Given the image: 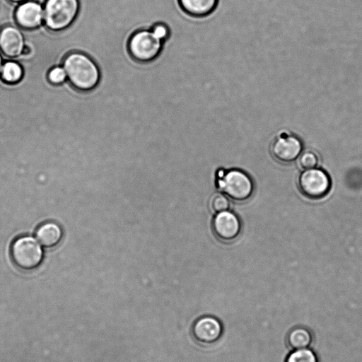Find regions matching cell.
Returning <instances> with one entry per match:
<instances>
[{"label": "cell", "instance_id": "cell-11", "mask_svg": "<svg viewBox=\"0 0 362 362\" xmlns=\"http://www.w3.org/2000/svg\"><path fill=\"white\" fill-rule=\"evenodd\" d=\"M25 46L21 32L13 26L5 27L0 33V49L9 58L22 54Z\"/></svg>", "mask_w": 362, "mask_h": 362}, {"label": "cell", "instance_id": "cell-20", "mask_svg": "<svg viewBox=\"0 0 362 362\" xmlns=\"http://www.w3.org/2000/svg\"><path fill=\"white\" fill-rule=\"evenodd\" d=\"M30 47L29 46L25 45L23 49L22 54L23 55H28V54H30Z\"/></svg>", "mask_w": 362, "mask_h": 362}, {"label": "cell", "instance_id": "cell-1", "mask_svg": "<svg viewBox=\"0 0 362 362\" xmlns=\"http://www.w3.org/2000/svg\"><path fill=\"white\" fill-rule=\"evenodd\" d=\"M69 83L80 90H89L98 84L100 71L96 63L81 52L69 53L63 61Z\"/></svg>", "mask_w": 362, "mask_h": 362}, {"label": "cell", "instance_id": "cell-23", "mask_svg": "<svg viewBox=\"0 0 362 362\" xmlns=\"http://www.w3.org/2000/svg\"><path fill=\"white\" fill-rule=\"evenodd\" d=\"M128 2H129V4H132V6H133L132 4L130 1H128ZM133 8H134V6H133ZM134 9L135 10V8H134ZM135 11H136V10H135ZM136 13H137V12H136ZM137 14H138V13H137ZM138 16H139V14H138ZM139 18H140V17H139ZM141 22H142V21H141ZM142 23H143V22H142ZM143 25H144V23H143ZM144 27H145V26H144ZM145 29H146V28H145Z\"/></svg>", "mask_w": 362, "mask_h": 362}, {"label": "cell", "instance_id": "cell-5", "mask_svg": "<svg viewBox=\"0 0 362 362\" xmlns=\"http://www.w3.org/2000/svg\"><path fill=\"white\" fill-rule=\"evenodd\" d=\"M163 40L151 29L134 32L128 42L131 55L136 60L148 62L156 58L161 50Z\"/></svg>", "mask_w": 362, "mask_h": 362}, {"label": "cell", "instance_id": "cell-9", "mask_svg": "<svg viewBox=\"0 0 362 362\" xmlns=\"http://www.w3.org/2000/svg\"><path fill=\"white\" fill-rule=\"evenodd\" d=\"M223 332L221 322L215 317L205 315L198 318L192 327L194 339L201 344H210L219 339Z\"/></svg>", "mask_w": 362, "mask_h": 362}, {"label": "cell", "instance_id": "cell-18", "mask_svg": "<svg viewBox=\"0 0 362 362\" xmlns=\"http://www.w3.org/2000/svg\"><path fill=\"white\" fill-rule=\"evenodd\" d=\"M210 205L211 209L217 214L227 211L230 206V202L225 194L217 192L211 197Z\"/></svg>", "mask_w": 362, "mask_h": 362}, {"label": "cell", "instance_id": "cell-14", "mask_svg": "<svg viewBox=\"0 0 362 362\" xmlns=\"http://www.w3.org/2000/svg\"><path fill=\"white\" fill-rule=\"evenodd\" d=\"M179 2L187 13L202 16L211 13L215 9L218 0H179Z\"/></svg>", "mask_w": 362, "mask_h": 362}, {"label": "cell", "instance_id": "cell-16", "mask_svg": "<svg viewBox=\"0 0 362 362\" xmlns=\"http://www.w3.org/2000/svg\"><path fill=\"white\" fill-rule=\"evenodd\" d=\"M285 362H318L316 354L310 349L293 350L286 358Z\"/></svg>", "mask_w": 362, "mask_h": 362}, {"label": "cell", "instance_id": "cell-17", "mask_svg": "<svg viewBox=\"0 0 362 362\" xmlns=\"http://www.w3.org/2000/svg\"><path fill=\"white\" fill-rule=\"evenodd\" d=\"M298 159V165L303 170L316 168L319 163L317 154L312 150L301 152Z\"/></svg>", "mask_w": 362, "mask_h": 362}, {"label": "cell", "instance_id": "cell-22", "mask_svg": "<svg viewBox=\"0 0 362 362\" xmlns=\"http://www.w3.org/2000/svg\"><path fill=\"white\" fill-rule=\"evenodd\" d=\"M11 1H13V2H20V1H23L24 0H11Z\"/></svg>", "mask_w": 362, "mask_h": 362}, {"label": "cell", "instance_id": "cell-10", "mask_svg": "<svg viewBox=\"0 0 362 362\" xmlns=\"http://www.w3.org/2000/svg\"><path fill=\"white\" fill-rule=\"evenodd\" d=\"M18 24L27 29L39 27L44 18V11L41 5L33 1L21 4L16 11Z\"/></svg>", "mask_w": 362, "mask_h": 362}, {"label": "cell", "instance_id": "cell-7", "mask_svg": "<svg viewBox=\"0 0 362 362\" xmlns=\"http://www.w3.org/2000/svg\"><path fill=\"white\" fill-rule=\"evenodd\" d=\"M303 147V142L298 136L283 131L272 141L270 151L279 162L290 163L298 158Z\"/></svg>", "mask_w": 362, "mask_h": 362}, {"label": "cell", "instance_id": "cell-8", "mask_svg": "<svg viewBox=\"0 0 362 362\" xmlns=\"http://www.w3.org/2000/svg\"><path fill=\"white\" fill-rule=\"evenodd\" d=\"M212 228L217 238L230 242L239 235L241 222L235 213L227 210L216 214L212 221Z\"/></svg>", "mask_w": 362, "mask_h": 362}, {"label": "cell", "instance_id": "cell-2", "mask_svg": "<svg viewBox=\"0 0 362 362\" xmlns=\"http://www.w3.org/2000/svg\"><path fill=\"white\" fill-rule=\"evenodd\" d=\"M79 8V0H47L44 10L47 27L53 31L66 29L76 20Z\"/></svg>", "mask_w": 362, "mask_h": 362}, {"label": "cell", "instance_id": "cell-19", "mask_svg": "<svg viewBox=\"0 0 362 362\" xmlns=\"http://www.w3.org/2000/svg\"><path fill=\"white\" fill-rule=\"evenodd\" d=\"M47 78L52 83L59 85L66 81L67 75L64 67L55 66L49 70Z\"/></svg>", "mask_w": 362, "mask_h": 362}, {"label": "cell", "instance_id": "cell-24", "mask_svg": "<svg viewBox=\"0 0 362 362\" xmlns=\"http://www.w3.org/2000/svg\"><path fill=\"white\" fill-rule=\"evenodd\" d=\"M144 13H145V12H144ZM145 15H146V14H145Z\"/></svg>", "mask_w": 362, "mask_h": 362}, {"label": "cell", "instance_id": "cell-12", "mask_svg": "<svg viewBox=\"0 0 362 362\" xmlns=\"http://www.w3.org/2000/svg\"><path fill=\"white\" fill-rule=\"evenodd\" d=\"M36 238L39 243L46 247H51L59 243L62 237L61 227L54 222L41 224L36 230Z\"/></svg>", "mask_w": 362, "mask_h": 362}, {"label": "cell", "instance_id": "cell-3", "mask_svg": "<svg viewBox=\"0 0 362 362\" xmlns=\"http://www.w3.org/2000/svg\"><path fill=\"white\" fill-rule=\"evenodd\" d=\"M217 186L223 194L236 202L246 201L254 191V184L251 177L238 169L219 172Z\"/></svg>", "mask_w": 362, "mask_h": 362}, {"label": "cell", "instance_id": "cell-21", "mask_svg": "<svg viewBox=\"0 0 362 362\" xmlns=\"http://www.w3.org/2000/svg\"><path fill=\"white\" fill-rule=\"evenodd\" d=\"M2 59H1V54H0V73L1 71V69H2Z\"/></svg>", "mask_w": 362, "mask_h": 362}, {"label": "cell", "instance_id": "cell-6", "mask_svg": "<svg viewBox=\"0 0 362 362\" xmlns=\"http://www.w3.org/2000/svg\"><path fill=\"white\" fill-rule=\"evenodd\" d=\"M298 186L300 192L307 198L319 199L329 192L331 180L326 171L316 167L300 173Z\"/></svg>", "mask_w": 362, "mask_h": 362}, {"label": "cell", "instance_id": "cell-4", "mask_svg": "<svg viewBox=\"0 0 362 362\" xmlns=\"http://www.w3.org/2000/svg\"><path fill=\"white\" fill-rule=\"evenodd\" d=\"M10 252L13 263L25 270L36 268L43 258L41 245L31 236L17 238L12 243Z\"/></svg>", "mask_w": 362, "mask_h": 362}, {"label": "cell", "instance_id": "cell-13", "mask_svg": "<svg viewBox=\"0 0 362 362\" xmlns=\"http://www.w3.org/2000/svg\"><path fill=\"white\" fill-rule=\"evenodd\" d=\"M312 341L311 332L304 326L293 327L286 337V344L292 350L307 349Z\"/></svg>", "mask_w": 362, "mask_h": 362}, {"label": "cell", "instance_id": "cell-15", "mask_svg": "<svg viewBox=\"0 0 362 362\" xmlns=\"http://www.w3.org/2000/svg\"><path fill=\"white\" fill-rule=\"evenodd\" d=\"M23 75L22 66L15 62H7L3 66L1 71V76L4 81L7 83L14 84L21 80Z\"/></svg>", "mask_w": 362, "mask_h": 362}]
</instances>
